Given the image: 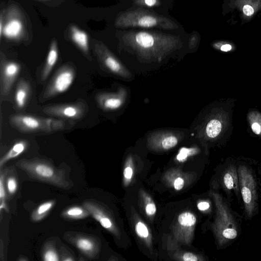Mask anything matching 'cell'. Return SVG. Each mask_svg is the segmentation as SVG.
<instances>
[{
  "mask_svg": "<svg viewBox=\"0 0 261 261\" xmlns=\"http://www.w3.org/2000/svg\"><path fill=\"white\" fill-rule=\"evenodd\" d=\"M18 63L8 60L2 54L0 59V96L1 99L7 97L20 71Z\"/></svg>",
  "mask_w": 261,
  "mask_h": 261,
  "instance_id": "ba28073f",
  "label": "cell"
},
{
  "mask_svg": "<svg viewBox=\"0 0 261 261\" xmlns=\"http://www.w3.org/2000/svg\"><path fill=\"white\" fill-rule=\"evenodd\" d=\"M146 200L145 205H144L146 214L149 217L154 216L156 212L155 204L150 197L147 196Z\"/></svg>",
  "mask_w": 261,
  "mask_h": 261,
  "instance_id": "f546056e",
  "label": "cell"
},
{
  "mask_svg": "<svg viewBox=\"0 0 261 261\" xmlns=\"http://www.w3.org/2000/svg\"><path fill=\"white\" fill-rule=\"evenodd\" d=\"M216 207V217L213 229L218 245L227 246L236 239L240 233V225L228 202L219 193L211 191Z\"/></svg>",
  "mask_w": 261,
  "mask_h": 261,
  "instance_id": "6da1fadb",
  "label": "cell"
},
{
  "mask_svg": "<svg viewBox=\"0 0 261 261\" xmlns=\"http://www.w3.org/2000/svg\"><path fill=\"white\" fill-rule=\"evenodd\" d=\"M232 49V46L229 44H225L222 45L220 50L223 51H229Z\"/></svg>",
  "mask_w": 261,
  "mask_h": 261,
  "instance_id": "8d00e7d4",
  "label": "cell"
},
{
  "mask_svg": "<svg viewBox=\"0 0 261 261\" xmlns=\"http://www.w3.org/2000/svg\"><path fill=\"white\" fill-rule=\"evenodd\" d=\"M24 32V25L20 13L16 8H11L7 12L5 21H3L2 37L4 36L11 40H17L23 36Z\"/></svg>",
  "mask_w": 261,
  "mask_h": 261,
  "instance_id": "8fae6325",
  "label": "cell"
},
{
  "mask_svg": "<svg viewBox=\"0 0 261 261\" xmlns=\"http://www.w3.org/2000/svg\"><path fill=\"white\" fill-rule=\"evenodd\" d=\"M243 11L245 15L250 16L253 14L254 9L251 6L246 5L243 7Z\"/></svg>",
  "mask_w": 261,
  "mask_h": 261,
  "instance_id": "d590c367",
  "label": "cell"
},
{
  "mask_svg": "<svg viewBox=\"0 0 261 261\" xmlns=\"http://www.w3.org/2000/svg\"><path fill=\"white\" fill-rule=\"evenodd\" d=\"M197 208L201 211H205L209 209L210 203L205 201H201L197 203Z\"/></svg>",
  "mask_w": 261,
  "mask_h": 261,
  "instance_id": "836d02e7",
  "label": "cell"
},
{
  "mask_svg": "<svg viewBox=\"0 0 261 261\" xmlns=\"http://www.w3.org/2000/svg\"><path fill=\"white\" fill-rule=\"evenodd\" d=\"M120 94L99 93L95 99L98 106L104 110H112L119 108L122 103Z\"/></svg>",
  "mask_w": 261,
  "mask_h": 261,
  "instance_id": "e0dca14e",
  "label": "cell"
},
{
  "mask_svg": "<svg viewBox=\"0 0 261 261\" xmlns=\"http://www.w3.org/2000/svg\"><path fill=\"white\" fill-rule=\"evenodd\" d=\"M247 120L252 132L261 138V113L257 110H250L247 113Z\"/></svg>",
  "mask_w": 261,
  "mask_h": 261,
  "instance_id": "44dd1931",
  "label": "cell"
},
{
  "mask_svg": "<svg viewBox=\"0 0 261 261\" xmlns=\"http://www.w3.org/2000/svg\"><path fill=\"white\" fill-rule=\"evenodd\" d=\"M236 99L228 98L217 104L205 125L207 139L227 142L233 131L232 114Z\"/></svg>",
  "mask_w": 261,
  "mask_h": 261,
  "instance_id": "7a4b0ae2",
  "label": "cell"
},
{
  "mask_svg": "<svg viewBox=\"0 0 261 261\" xmlns=\"http://www.w3.org/2000/svg\"><path fill=\"white\" fill-rule=\"evenodd\" d=\"M145 5L148 7H152L156 3V0H143Z\"/></svg>",
  "mask_w": 261,
  "mask_h": 261,
  "instance_id": "f35d334b",
  "label": "cell"
},
{
  "mask_svg": "<svg viewBox=\"0 0 261 261\" xmlns=\"http://www.w3.org/2000/svg\"><path fill=\"white\" fill-rule=\"evenodd\" d=\"M185 180L181 177L178 176L175 178L173 181V186L176 191L181 190L184 187Z\"/></svg>",
  "mask_w": 261,
  "mask_h": 261,
  "instance_id": "d6a6232c",
  "label": "cell"
},
{
  "mask_svg": "<svg viewBox=\"0 0 261 261\" xmlns=\"http://www.w3.org/2000/svg\"><path fill=\"white\" fill-rule=\"evenodd\" d=\"M88 109L87 102L82 100L74 102L48 106L43 108L42 112L50 116L74 120L83 118Z\"/></svg>",
  "mask_w": 261,
  "mask_h": 261,
  "instance_id": "8992f818",
  "label": "cell"
},
{
  "mask_svg": "<svg viewBox=\"0 0 261 261\" xmlns=\"http://www.w3.org/2000/svg\"><path fill=\"white\" fill-rule=\"evenodd\" d=\"M240 193L244 205L246 217L251 219L257 208V187L251 168L244 163L237 165Z\"/></svg>",
  "mask_w": 261,
  "mask_h": 261,
  "instance_id": "277c9868",
  "label": "cell"
},
{
  "mask_svg": "<svg viewBox=\"0 0 261 261\" xmlns=\"http://www.w3.org/2000/svg\"><path fill=\"white\" fill-rule=\"evenodd\" d=\"M178 143L177 138L173 135L164 137L161 142V146L164 149H169L174 147Z\"/></svg>",
  "mask_w": 261,
  "mask_h": 261,
  "instance_id": "f1b7e54d",
  "label": "cell"
},
{
  "mask_svg": "<svg viewBox=\"0 0 261 261\" xmlns=\"http://www.w3.org/2000/svg\"><path fill=\"white\" fill-rule=\"evenodd\" d=\"M54 200H49L40 204L32 213L31 219L33 222L42 220L50 212L55 204Z\"/></svg>",
  "mask_w": 261,
  "mask_h": 261,
  "instance_id": "603a6c76",
  "label": "cell"
},
{
  "mask_svg": "<svg viewBox=\"0 0 261 261\" xmlns=\"http://www.w3.org/2000/svg\"><path fill=\"white\" fill-rule=\"evenodd\" d=\"M8 169H1L0 173V201H6L7 190L6 187V177L8 172Z\"/></svg>",
  "mask_w": 261,
  "mask_h": 261,
  "instance_id": "83f0119b",
  "label": "cell"
},
{
  "mask_svg": "<svg viewBox=\"0 0 261 261\" xmlns=\"http://www.w3.org/2000/svg\"><path fill=\"white\" fill-rule=\"evenodd\" d=\"M83 206L100 225L116 237L119 236V231L110 214L101 205L92 201H85Z\"/></svg>",
  "mask_w": 261,
  "mask_h": 261,
  "instance_id": "4fadbf2b",
  "label": "cell"
},
{
  "mask_svg": "<svg viewBox=\"0 0 261 261\" xmlns=\"http://www.w3.org/2000/svg\"><path fill=\"white\" fill-rule=\"evenodd\" d=\"M64 237L87 257L95 258L97 256L100 245L94 237L80 233L67 232Z\"/></svg>",
  "mask_w": 261,
  "mask_h": 261,
  "instance_id": "9c48e42d",
  "label": "cell"
},
{
  "mask_svg": "<svg viewBox=\"0 0 261 261\" xmlns=\"http://www.w3.org/2000/svg\"><path fill=\"white\" fill-rule=\"evenodd\" d=\"M222 185L226 192H234L238 196L240 192L237 165L229 163L222 173Z\"/></svg>",
  "mask_w": 261,
  "mask_h": 261,
  "instance_id": "9a60e30c",
  "label": "cell"
},
{
  "mask_svg": "<svg viewBox=\"0 0 261 261\" xmlns=\"http://www.w3.org/2000/svg\"><path fill=\"white\" fill-rule=\"evenodd\" d=\"M42 259L45 261H58L59 256L54 245L51 242H47L42 250Z\"/></svg>",
  "mask_w": 261,
  "mask_h": 261,
  "instance_id": "d4e9b609",
  "label": "cell"
},
{
  "mask_svg": "<svg viewBox=\"0 0 261 261\" xmlns=\"http://www.w3.org/2000/svg\"><path fill=\"white\" fill-rule=\"evenodd\" d=\"M75 74L71 65L66 64L59 68L40 95V101H46L66 91L72 84Z\"/></svg>",
  "mask_w": 261,
  "mask_h": 261,
  "instance_id": "5b68a950",
  "label": "cell"
},
{
  "mask_svg": "<svg viewBox=\"0 0 261 261\" xmlns=\"http://www.w3.org/2000/svg\"><path fill=\"white\" fill-rule=\"evenodd\" d=\"M58 48L57 41L53 40L41 73V80L45 81L55 66L58 59Z\"/></svg>",
  "mask_w": 261,
  "mask_h": 261,
  "instance_id": "ac0fdd59",
  "label": "cell"
},
{
  "mask_svg": "<svg viewBox=\"0 0 261 261\" xmlns=\"http://www.w3.org/2000/svg\"><path fill=\"white\" fill-rule=\"evenodd\" d=\"M135 230L137 236L149 247L151 245V237L146 225L141 220H138L135 224Z\"/></svg>",
  "mask_w": 261,
  "mask_h": 261,
  "instance_id": "cb8c5ba5",
  "label": "cell"
},
{
  "mask_svg": "<svg viewBox=\"0 0 261 261\" xmlns=\"http://www.w3.org/2000/svg\"><path fill=\"white\" fill-rule=\"evenodd\" d=\"M70 38L72 42L85 55H89V43L87 33L74 25L70 28Z\"/></svg>",
  "mask_w": 261,
  "mask_h": 261,
  "instance_id": "d6986e66",
  "label": "cell"
},
{
  "mask_svg": "<svg viewBox=\"0 0 261 261\" xmlns=\"http://www.w3.org/2000/svg\"><path fill=\"white\" fill-rule=\"evenodd\" d=\"M160 21L157 17L149 13L136 11L121 15L117 20L116 24L121 27L137 26L149 28L158 25Z\"/></svg>",
  "mask_w": 261,
  "mask_h": 261,
  "instance_id": "7c38bea8",
  "label": "cell"
},
{
  "mask_svg": "<svg viewBox=\"0 0 261 261\" xmlns=\"http://www.w3.org/2000/svg\"><path fill=\"white\" fill-rule=\"evenodd\" d=\"M192 152L191 149L182 148L176 156L177 160L180 162L185 161L189 155L192 154Z\"/></svg>",
  "mask_w": 261,
  "mask_h": 261,
  "instance_id": "1f68e13d",
  "label": "cell"
},
{
  "mask_svg": "<svg viewBox=\"0 0 261 261\" xmlns=\"http://www.w3.org/2000/svg\"><path fill=\"white\" fill-rule=\"evenodd\" d=\"M134 174L132 160L127 159L123 170V182L125 186L128 185L132 180Z\"/></svg>",
  "mask_w": 261,
  "mask_h": 261,
  "instance_id": "4316f807",
  "label": "cell"
},
{
  "mask_svg": "<svg viewBox=\"0 0 261 261\" xmlns=\"http://www.w3.org/2000/svg\"><path fill=\"white\" fill-rule=\"evenodd\" d=\"M90 215L84 206H73L68 207L62 213V217L71 220H77L86 218Z\"/></svg>",
  "mask_w": 261,
  "mask_h": 261,
  "instance_id": "7402d4cb",
  "label": "cell"
},
{
  "mask_svg": "<svg viewBox=\"0 0 261 261\" xmlns=\"http://www.w3.org/2000/svg\"><path fill=\"white\" fill-rule=\"evenodd\" d=\"M28 143L25 140H21L16 142L8 151L0 159V168H3L8 161L14 159L22 154L27 149Z\"/></svg>",
  "mask_w": 261,
  "mask_h": 261,
  "instance_id": "ffe728a7",
  "label": "cell"
},
{
  "mask_svg": "<svg viewBox=\"0 0 261 261\" xmlns=\"http://www.w3.org/2000/svg\"><path fill=\"white\" fill-rule=\"evenodd\" d=\"M94 52L99 62L107 70L117 74H124L122 65L102 44H95Z\"/></svg>",
  "mask_w": 261,
  "mask_h": 261,
  "instance_id": "5bb4252c",
  "label": "cell"
},
{
  "mask_svg": "<svg viewBox=\"0 0 261 261\" xmlns=\"http://www.w3.org/2000/svg\"><path fill=\"white\" fill-rule=\"evenodd\" d=\"M9 123L13 127L24 133H50L47 118L30 115L15 114L10 117Z\"/></svg>",
  "mask_w": 261,
  "mask_h": 261,
  "instance_id": "52a82bcc",
  "label": "cell"
},
{
  "mask_svg": "<svg viewBox=\"0 0 261 261\" xmlns=\"http://www.w3.org/2000/svg\"><path fill=\"white\" fill-rule=\"evenodd\" d=\"M196 217L191 212L186 211L177 217L173 229V234L177 241L189 244L193 238Z\"/></svg>",
  "mask_w": 261,
  "mask_h": 261,
  "instance_id": "30bf717a",
  "label": "cell"
},
{
  "mask_svg": "<svg viewBox=\"0 0 261 261\" xmlns=\"http://www.w3.org/2000/svg\"><path fill=\"white\" fill-rule=\"evenodd\" d=\"M179 260L184 261H197L202 259L198 255L190 252H185L179 256Z\"/></svg>",
  "mask_w": 261,
  "mask_h": 261,
  "instance_id": "4dcf8cb0",
  "label": "cell"
},
{
  "mask_svg": "<svg viewBox=\"0 0 261 261\" xmlns=\"http://www.w3.org/2000/svg\"><path fill=\"white\" fill-rule=\"evenodd\" d=\"M31 93V86L29 82L23 78L20 79L17 83L14 94L15 105L17 109H22L25 107Z\"/></svg>",
  "mask_w": 261,
  "mask_h": 261,
  "instance_id": "2e32d148",
  "label": "cell"
},
{
  "mask_svg": "<svg viewBox=\"0 0 261 261\" xmlns=\"http://www.w3.org/2000/svg\"><path fill=\"white\" fill-rule=\"evenodd\" d=\"M8 172L6 177V187L7 193L10 196L13 195L18 187L17 179L14 175H8Z\"/></svg>",
  "mask_w": 261,
  "mask_h": 261,
  "instance_id": "484cf974",
  "label": "cell"
},
{
  "mask_svg": "<svg viewBox=\"0 0 261 261\" xmlns=\"http://www.w3.org/2000/svg\"><path fill=\"white\" fill-rule=\"evenodd\" d=\"M16 166L31 178L64 189H68L72 186L65 171L57 168L47 160L37 158L22 159L18 161Z\"/></svg>",
  "mask_w": 261,
  "mask_h": 261,
  "instance_id": "3957f363",
  "label": "cell"
},
{
  "mask_svg": "<svg viewBox=\"0 0 261 261\" xmlns=\"http://www.w3.org/2000/svg\"><path fill=\"white\" fill-rule=\"evenodd\" d=\"M61 260H74L75 259L73 256L69 253V252L66 251V250H63L62 251V258Z\"/></svg>",
  "mask_w": 261,
  "mask_h": 261,
  "instance_id": "e575fe53",
  "label": "cell"
},
{
  "mask_svg": "<svg viewBox=\"0 0 261 261\" xmlns=\"http://www.w3.org/2000/svg\"><path fill=\"white\" fill-rule=\"evenodd\" d=\"M2 210H4L7 212H9L6 201H0V211L1 213Z\"/></svg>",
  "mask_w": 261,
  "mask_h": 261,
  "instance_id": "74e56055",
  "label": "cell"
}]
</instances>
